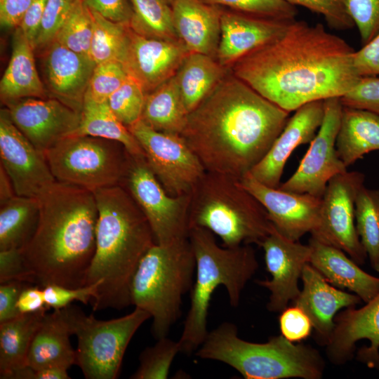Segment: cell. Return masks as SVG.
I'll use <instances>...</instances> for the list:
<instances>
[{
  "label": "cell",
  "mask_w": 379,
  "mask_h": 379,
  "mask_svg": "<svg viewBox=\"0 0 379 379\" xmlns=\"http://www.w3.org/2000/svg\"><path fill=\"white\" fill-rule=\"evenodd\" d=\"M354 48L322 24L293 20L278 37L239 60L234 75L290 112L308 102L340 98L360 78Z\"/></svg>",
  "instance_id": "6da1fadb"
},
{
  "label": "cell",
  "mask_w": 379,
  "mask_h": 379,
  "mask_svg": "<svg viewBox=\"0 0 379 379\" xmlns=\"http://www.w3.org/2000/svg\"><path fill=\"white\" fill-rule=\"evenodd\" d=\"M289 113L236 76H226L187 114L180 135L206 171L239 180L267 154Z\"/></svg>",
  "instance_id": "7a4b0ae2"
},
{
  "label": "cell",
  "mask_w": 379,
  "mask_h": 379,
  "mask_svg": "<svg viewBox=\"0 0 379 379\" xmlns=\"http://www.w3.org/2000/svg\"><path fill=\"white\" fill-rule=\"evenodd\" d=\"M38 199L39 223L22 249L34 284L84 286L95 249L98 211L94 193L55 181Z\"/></svg>",
  "instance_id": "3957f363"
},
{
  "label": "cell",
  "mask_w": 379,
  "mask_h": 379,
  "mask_svg": "<svg viewBox=\"0 0 379 379\" xmlns=\"http://www.w3.org/2000/svg\"><path fill=\"white\" fill-rule=\"evenodd\" d=\"M93 193L98 211L95 249L85 286L101 281L91 302L93 311L122 310L131 305L133 277L155 241L145 215L122 186Z\"/></svg>",
  "instance_id": "277c9868"
},
{
  "label": "cell",
  "mask_w": 379,
  "mask_h": 379,
  "mask_svg": "<svg viewBox=\"0 0 379 379\" xmlns=\"http://www.w3.org/2000/svg\"><path fill=\"white\" fill-rule=\"evenodd\" d=\"M188 238L196 261L195 281L178 343L180 352L190 354L196 352L208 333V312L215 290L224 286L230 304L238 306L244 288L258 268V262L250 244L220 246L214 234L207 229L191 227Z\"/></svg>",
  "instance_id": "5b68a950"
},
{
  "label": "cell",
  "mask_w": 379,
  "mask_h": 379,
  "mask_svg": "<svg viewBox=\"0 0 379 379\" xmlns=\"http://www.w3.org/2000/svg\"><path fill=\"white\" fill-rule=\"evenodd\" d=\"M194 354L222 362L246 379H320L325 368L322 356L310 345L292 343L281 334L262 343L244 340L230 322L209 331Z\"/></svg>",
  "instance_id": "8992f818"
},
{
  "label": "cell",
  "mask_w": 379,
  "mask_h": 379,
  "mask_svg": "<svg viewBox=\"0 0 379 379\" xmlns=\"http://www.w3.org/2000/svg\"><path fill=\"white\" fill-rule=\"evenodd\" d=\"M189 226L208 230L229 248L260 246L274 227L265 208L239 180L209 171L190 194Z\"/></svg>",
  "instance_id": "52a82bcc"
},
{
  "label": "cell",
  "mask_w": 379,
  "mask_h": 379,
  "mask_svg": "<svg viewBox=\"0 0 379 379\" xmlns=\"http://www.w3.org/2000/svg\"><path fill=\"white\" fill-rule=\"evenodd\" d=\"M195 268L188 237L154 244L141 258L131 284V302L149 314L155 339L166 337L179 319L182 298L192 287Z\"/></svg>",
  "instance_id": "ba28073f"
},
{
  "label": "cell",
  "mask_w": 379,
  "mask_h": 379,
  "mask_svg": "<svg viewBox=\"0 0 379 379\" xmlns=\"http://www.w3.org/2000/svg\"><path fill=\"white\" fill-rule=\"evenodd\" d=\"M62 310L72 334L78 339L76 365L87 379L117 378L131 340L151 318L148 312L138 307L109 320L88 316L75 305H70Z\"/></svg>",
  "instance_id": "9c48e42d"
},
{
  "label": "cell",
  "mask_w": 379,
  "mask_h": 379,
  "mask_svg": "<svg viewBox=\"0 0 379 379\" xmlns=\"http://www.w3.org/2000/svg\"><path fill=\"white\" fill-rule=\"evenodd\" d=\"M56 181L91 192L121 185L130 154L121 143L87 135H72L44 153Z\"/></svg>",
  "instance_id": "30bf717a"
},
{
  "label": "cell",
  "mask_w": 379,
  "mask_h": 379,
  "mask_svg": "<svg viewBox=\"0 0 379 379\" xmlns=\"http://www.w3.org/2000/svg\"><path fill=\"white\" fill-rule=\"evenodd\" d=\"M145 215L155 244L164 245L188 237L190 194L167 193L144 155L130 154L121 185Z\"/></svg>",
  "instance_id": "8fae6325"
},
{
  "label": "cell",
  "mask_w": 379,
  "mask_h": 379,
  "mask_svg": "<svg viewBox=\"0 0 379 379\" xmlns=\"http://www.w3.org/2000/svg\"><path fill=\"white\" fill-rule=\"evenodd\" d=\"M128 128L167 193L175 197L191 194L206 171L182 137L156 131L141 119Z\"/></svg>",
  "instance_id": "7c38bea8"
},
{
  "label": "cell",
  "mask_w": 379,
  "mask_h": 379,
  "mask_svg": "<svg viewBox=\"0 0 379 379\" xmlns=\"http://www.w3.org/2000/svg\"><path fill=\"white\" fill-rule=\"evenodd\" d=\"M364 175L347 171L336 175L327 184L321 197L319 218L311 237L339 248L358 265L367 254L361 243L355 224V203Z\"/></svg>",
  "instance_id": "4fadbf2b"
},
{
  "label": "cell",
  "mask_w": 379,
  "mask_h": 379,
  "mask_svg": "<svg viewBox=\"0 0 379 379\" xmlns=\"http://www.w3.org/2000/svg\"><path fill=\"white\" fill-rule=\"evenodd\" d=\"M322 123L295 173L279 189L322 197L329 180L347 171L336 150V138L343 106L340 98L324 100Z\"/></svg>",
  "instance_id": "5bb4252c"
},
{
  "label": "cell",
  "mask_w": 379,
  "mask_h": 379,
  "mask_svg": "<svg viewBox=\"0 0 379 379\" xmlns=\"http://www.w3.org/2000/svg\"><path fill=\"white\" fill-rule=\"evenodd\" d=\"M0 158L17 195L38 198L56 181L45 154L17 128L6 107L0 111Z\"/></svg>",
  "instance_id": "9a60e30c"
},
{
  "label": "cell",
  "mask_w": 379,
  "mask_h": 379,
  "mask_svg": "<svg viewBox=\"0 0 379 379\" xmlns=\"http://www.w3.org/2000/svg\"><path fill=\"white\" fill-rule=\"evenodd\" d=\"M4 105L14 124L44 154L73 135L81 122L80 112L53 98H25Z\"/></svg>",
  "instance_id": "2e32d148"
},
{
  "label": "cell",
  "mask_w": 379,
  "mask_h": 379,
  "mask_svg": "<svg viewBox=\"0 0 379 379\" xmlns=\"http://www.w3.org/2000/svg\"><path fill=\"white\" fill-rule=\"evenodd\" d=\"M267 270L271 279L256 280L260 286L270 292L267 309L280 312L299 295L298 286L302 270L310 262L311 248L298 241L291 240L273 227L261 242Z\"/></svg>",
  "instance_id": "e0dca14e"
},
{
  "label": "cell",
  "mask_w": 379,
  "mask_h": 379,
  "mask_svg": "<svg viewBox=\"0 0 379 379\" xmlns=\"http://www.w3.org/2000/svg\"><path fill=\"white\" fill-rule=\"evenodd\" d=\"M359 308L347 307L335 317V327L326 345L330 361L343 365L351 360L356 343L361 339L370 342L357 352V359L368 367L379 369V293Z\"/></svg>",
  "instance_id": "ac0fdd59"
},
{
  "label": "cell",
  "mask_w": 379,
  "mask_h": 379,
  "mask_svg": "<svg viewBox=\"0 0 379 379\" xmlns=\"http://www.w3.org/2000/svg\"><path fill=\"white\" fill-rule=\"evenodd\" d=\"M239 182L263 206L276 230L286 238L299 241L316 227L321 197L270 187L255 180L250 172Z\"/></svg>",
  "instance_id": "d6986e66"
},
{
  "label": "cell",
  "mask_w": 379,
  "mask_h": 379,
  "mask_svg": "<svg viewBox=\"0 0 379 379\" xmlns=\"http://www.w3.org/2000/svg\"><path fill=\"white\" fill-rule=\"evenodd\" d=\"M190 53L181 41L145 37L129 27L121 64L147 94L173 77Z\"/></svg>",
  "instance_id": "ffe728a7"
},
{
  "label": "cell",
  "mask_w": 379,
  "mask_h": 379,
  "mask_svg": "<svg viewBox=\"0 0 379 379\" xmlns=\"http://www.w3.org/2000/svg\"><path fill=\"white\" fill-rule=\"evenodd\" d=\"M324 114L323 100L298 108L265 157L250 171L253 177L266 186L279 188L288 157L298 146L310 143L322 123Z\"/></svg>",
  "instance_id": "44dd1931"
},
{
  "label": "cell",
  "mask_w": 379,
  "mask_h": 379,
  "mask_svg": "<svg viewBox=\"0 0 379 379\" xmlns=\"http://www.w3.org/2000/svg\"><path fill=\"white\" fill-rule=\"evenodd\" d=\"M301 279L303 286L293 305L307 314L312 323L317 343L326 346L332 335L338 312L355 307L362 300L356 294L331 284L310 263L305 265Z\"/></svg>",
  "instance_id": "7402d4cb"
},
{
  "label": "cell",
  "mask_w": 379,
  "mask_h": 379,
  "mask_svg": "<svg viewBox=\"0 0 379 379\" xmlns=\"http://www.w3.org/2000/svg\"><path fill=\"white\" fill-rule=\"evenodd\" d=\"M45 51L44 77L51 98L81 113L96 64L88 55L74 52L56 41Z\"/></svg>",
  "instance_id": "603a6c76"
},
{
  "label": "cell",
  "mask_w": 379,
  "mask_h": 379,
  "mask_svg": "<svg viewBox=\"0 0 379 379\" xmlns=\"http://www.w3.org/2000/svg\"><path fill=\"white\" fill-rule=\"evenodd\" d=\"M293 20L222 13L217 60L224 67H232L244 56L280 36Z\"/></svg>",
  "instance_id": "cb8c5ba5"
},
{
  "label": "cell",
  "mask_w": 379,
  "mask_h": 379,
  "mask_svg": "<svg viewBox=\"0 0 379 379\" xmlns=\"http://www.w3.org/2000/svg\"><path fill=\"white\" fill-rule=\"evenodd\" d=\"M171 8L176 34L189 51L216 59L222 13L201 0H175Z\"/></svg>",
  "instance_id": "d4e9b609"
},
{
  "label": "cell",
  "mask_w": 379,
  "mask_h": 379,
  "mask_svg": "<svg viewBox=\"0 0 379 379\" xmlns=\"http://www.w3.org/2000/svg\"><path fill=\"white\" fill-rule=\"evenodd\" d=\"M310 264L331 284L347 288L366 302L379 293V277L362 269L342 250L311 237Z\"/></svg>",
  "instance_id": "484cf974"
},
{
  "label": "cell",
  "mask_w": 379,
  "mask_h": 379,
  "mask_svg": "<svg viewBox=\"0 0 379 379\" xmlns=\"http://www.w3.org/2000/svg\"><path fill=\"white\" fill-rule=\"evenodd\" d=\"M72 335L62 309L46 313L34 334L25 366L35 369L76 365V350L69 340Z\"/></svg>",
  "instance_id": "4316f807"
},
{
  "label": "cell",
  "mask_w": 379,
  "mask_h": 379,
  "mask_svg": "<svg viewBox=\"0 0 379 379\" xmlns=\"http://www.w3.org/2000/svg\"><path fill=\"white\" fill-rule=\"evenodd\" d=\"M34 51L22 29L16 27L11 56L0 81V97L4 104L25 98H48L36 68Z\"/></svg>",
  "instance_id": "83f0119b"
},
{
  "label": "cell",
  "mask_w": 379,
  "mask_h": 379,
  "mask_svg": "<svg viewBox=\"0 0 379 379\" xmlns=\"http://www.w3.org/2000/svg\"><path fill=\"white\" fill-rule=\"evenodd\" d=\"M335 146L347 168L366 154L379 150V114L343 106Z\"/></svg>",
  "instance_id": "f1b7e54d"
},
{
  "label": "cell",
  "mask_w": 379,
  "mask_h": 379,
  "mask_svg": "<svg viewBox=\"0 0 379 379\" xmlns=\"http://www.w3.org/2000/svg\"><path fill=\"white\" fill-rule=\"evenodd\" d=\"M174 77L189 114L226 77V67L211 56L190 53Z\"/></svg>",
  "instance_id": "f546056e"
},
{
  "label": "cell",
  "mask_w": 379,
  "mask_h": 379,
  "mask_svg": "<svg viewBox=\"0 0 379 379\" xmlns=\"http://www.w3.org/2000/svg\"><path fill=\"white\" fill-rule=\"evenodd\" d=\"M48 310L22 314L0 324L1 379H8L14 371L25 366L31 342Z\"/></svg>",
  "instance_id": "4dcf8cb0"
},
{
  "label": "cell",
  "mask_w": 379,
  "mask_h": 379,
  "mask_svg": "<svg viewBox=\"0 0 379 379\" xmlns=\"http://www.w3.org/2000/svg\"><path fill=\"white\" fill-rule=\"evenodd\" d=\"M187 114L173 76L146 95L141 120L156 131L180 135Z\"/></svg>",
  "instance_id": "1f68e13d"
},
{
  "label": "cell",
  "mask_w": 379,
  "mask_h": 379,
  "mask_svg": "<svg viewBox=\"0 0 379 379\" xmlns=\"http://www.w3.org/2000/svg\"><path fill=\"white\" fill-rule=\"evenodd\" d=\"M0 206V251L22 249L39 223L38 198L16 194Z\"/></svg>",
  "instance_id": "d6a6232c"
},
{
  "label": "cell",
  "mask_w": 379,
  "mask_h": 379,
  "mask_svg": "<svg viewBox=\"0 0 379 379\" xmlns=\"http://www.w3.org/2000/svg\"><path fill=\"white\" fill-rule=\"evenodd\" d=\"M73 135H87L118 142L134 156L144 155L142 149L128 128L114 114L107 102L85 100L81 122Z\"/></svg>",
  "instance_id": "836d02e7"
},
{
  "label": "cell",
  "mask_w": 379,
  "mask_h": 379,
  "mask_svg": "<svg viewBox=\"0 0 379 379\" xmlns=\"http://www.w3.org/2000/svg\"><path fill=\"white\" fill-rule=\"evenodd\" d=\"M133 14L128 24L135 33L145 37L180 41L173 21L172 8L165 0H130Z\"/></svg>",
  "instance_id": "e575fe53"
},
{
  "label": "cell",
  "mask_w": 379,
  "mask_h": 379,
  "mask_svg": "<svg viewBox=\"0 0 379 379\" xmlns=\"http://www.w3.org/2000/svg\"><path fill=\"white\" fill-rule=\"evenodd\" d=\"M355 224L371 266L379 272V190L361 187L355 203Z\"/></svg>",
  "instance_id": "d590c367"
},
{
  "label": "cell",
  "mask_w": 379,
  "mask_h": 379,
  "mask_svg": "<svg viewBox=\"0 0 379 379\" xmlns=\"http://www.w3.org/2000/svg\"><path fill=\"white\" fill-rule=\"evenodd\" d=\"M91 11L94 24L89 57L96 65L108 61L121 63L128 42V24L113 22Z\"/></svg>",
  "instance_id": "8d00e7d4"
},
{
  "label": "cell",
  "mask_w": 379,
  "mask_h": 379,
  "mask_svg": "<svg viewBox=\"0 0 379 379\" xmlns=\"http://www.w3.org/2000/svg\"><path fill=\"white\" fill-rule=\"evenodd\" d=\"M93 16L91 9L84 0H78L58 31L54 41L74 52L88 55L93 33Z\"/></svg>",
  "instance_id": "74e56055"
},
{
  "label": "cell",
  "mask_w": 379,
  "mask_h": 379,
  "mask_svg": "<svg viewBox=\"0 0 379 379\" xmlns=\"http://www.w3.org/2000/svg\"><path fill=\"white\" fill-rule=\"evenodd\" d=\"M180 352L178 340L167 336L157 340L156 344L145 348L140 354L139 366L130 377L132 379L168 378L172 363Z\"/></svg>",
  "instance_id": "f35d334b"
},
{
  "label": "cell",
  "mask_w": 379,
  "mask_h": 379,
  "mask_svg": "<svg viewBox=\"0 0 379 379\" xmlns=\"http://www.w3.org/2000/svg\"><path fill=\"white\" fill-rule=\"evenodd\" d=\"M146 95L141 85L128 75L107 102L117 119L129 127L141 119Z\"/></svg>",
  "instance_id": "ab89813d"
},
{
  "label": "cell",
  "mask_w": 379,
  "mask_h": 379,
  "mask_svg": "<svg viewBox=\"0 0 379 379\" xmlns=\"http://www.w3.org/2000/svg\"><path fill=\"white\" fill-rule=\"evenodd\" d=\"M128 77L124 65L118 61H108L95 65L90 79L84 100L107 102Z\"/></svg>",
  "instance_id": "60d3db41"
},
{
  "label": "cell",
  "mask_w": 379,
  "mask_h": 379,
  "mask_svg": "<svg viewBox=\"0 0 379 379\" xmlns=\"http://www.w3.org/2000/svg\"><path fill=\"white\" fill-rule=\"evenodd\" d=\"M230 6L246 14L283 20L296 19L298 10L284 0H201Z\"/></svg>",
  "instance_id": "b9f144b4"
},
{
  "label": "cell",
  "mask_w": 379,
  "mask_h": 379,
  "mask_svg": "<svg viewBox=\"0 0 379 379\" xmlns=\"http://www.w3.org/2000/svg\"><path fill=\"white\" fill-rule=\"evenodd\" d=\"M78 0H47L41 27L33 48L46 50L69 15Z\"/></svg>",
  "instance_id": "7bdbcfd3"
},
{
  "label": "cell",
  "mask_w": 379,
  "mask_h": 379,
  "mask_svg": "<svg viewBox=\"0 0 379 379\" xmlns=\"http://www.w3.org/2000/svg\"><path fill=\"white\" fill-rule=\"evenodd\" d=\"M293 6H300L323 16L329 27L347 29L354 26L346 0H284Z\"/></svg>",
  "instance_id": "ee69618b"
},
{
  "label": "cell",
  "mask_w": 379,
  "mask_h": 379,
  "mask_svg": "<svg viewBox=\"0 0 379 379\" xmlns=\"http://www.w3.org/2000/svg\"><path fill=\"white\" fill-rule=\"evenodd\" d=\"M350 15L363 44L379 32V0H346Z\"/></svg>",
  "instance_id": "f6af8a7d"
},
{
  "label": "cell",
  "mask_w": 379,
  "mask_h": 379,
  "mask_svg": "<svg viewBox=\"0 0 379 379\" xmlns=\"http://www.w3.org/2000/svg\"><path fill=\"white\" fill-rule=\"evenodd\" d=\"M101 281L77 288H70L58 284H49L43 287L46 305L53 310H61L74 301L84 305L91 303L97 294Z\"/></svg>",
  "instance_id": "bcb514c9"
},
{
  "label": "cell",
  "mask_w": 379,
  "mask_h": 379,
  "mask_svg": "<svg viewBox=\"0 0 379 379\" xmlns=\"http://www.w3.org/2000/svg\"><path fill=\"white\" fill-rule=\"evenodd\" d=\"M344 107L362 109L379 114V77H362L340 97Z\"/></svg>",
  "instance_id": "7dc6e473"
},
{
  "label": "cell",
  "mask_w": 379,
  "mask_h": 379,
  "mask_svg": "<svg viewBox=\"0 0 379 379\" xmlns=\"http://www.w3.org/2000/svg\"><path fill=\"white\" fill-rule=\"evenodd\" d=\"M279 317L281 334L292 343H300L312 333V323L307 314L293 305L285 307Z\"/></svg>",
  "instance_id": "c3c4849f"
},
{
  "label": "cell",
  "mask_w": 379,
  "mask_h": 379,
  "mask_svg": "<svg viewBox=\"0 0 379 379\" xmlns=\"http://www.w3.org/2000/svg\"><path fill=\"white\" fill-rule=\"evenodd\" d=\"M13 281L34 284L22 249L0 251V284Z\"/></svg>",
  "instance_id": "681fc988"
},
{
  "label": "cell",
  "mask_w": 379,
  "mask_h": 379,
  "mask_svg": "<svg viewBox=\"0 0 379 379\" xmlns=\"http://www.w3.org/2000/svg\"><path fill=\"white\" fill-rule=\"evenodd\" d=\"M353 67L359 77L379 75V32L354 51Z\"/></svg>",
  "instance_id": "f907efd6"
},
{
  "label": "cell",
  "mask_w": 379,
  "mask_h": 379,
  "mask_svg": "<svg viewBox=\"0 0 379 379\" xmlns=\"http://www.w3.org/2000/svg\"><path fill=\"white\" fill-rule=\"evenodd\" d=\"M92 11L116 22L129 24L133 14L130 0H84Z\"/></svg>",
  "instance_id": "816d5d0a"
},
{
  "label": "cell",
  "mask_w": 379,
  "mask_h": 379,
  "mask_svg": "<svg viewBox=\"0 0 379 379\" xmlns=\"http://www.w3.org/2000/svg\"><path fill=\"white\" fill-rule=\"evenodd\" d=\"M26 282L9 281L0 285V324L11 320L21 314L17 307L18 297Z\"/></svg>",
  "instance_id": "f5cc1de1"
},
{
  "label": "cell",
  "mask_w": 379,
  "mask_h": 379,
  "mask_svg": "<svg viewBox=\"0 0 379 379\" xmlns=\"http://www.w3.org/2000/svg\"><path fill=\"white\" fill-rule=\"evenodd\" d=\"M46 1L33 0L19 25L32 47L41 27Z\"/></svg>",
  "instance_id": "db71d44e"
},
{
  "label": "cell",
  "mask_w": 379,
  "mask_h": 379,
  "mask_svg": "<svg viewBox=\"0 0 379 379\" xmlns=\"http://www.w3.org/2000/svg\"><path fill=\"white\" fill-rule=\"evenodd\" d=\"M17 307L21 314L49 309L46 305L43 287L26 284L18 297Z\"/></svg>",
  "instance_id": "11a10c76"
},
{
  "label": "cell",
  "mask_w": 379,
  "mask_h": 379,
  "mask_svg": "<svg viewBox=\"0 0 379 379\" xmlns=\"http://www.w3.org/2000/svg\"><path fill=\"white\" fill-rule=\"evenodd\" d=\"M33 0H0V23L1 27H19L21 20Z\"/></svg>",
  "instance_id": "9f6ffc18"
},
{
  "label": "cell",
  "mask_w": 379,
  "mask_h": 379,
  "mask_svg": "<svg viewBox=\"0 0 379 379\" xmlns=\"http://www.w3.org/2000/svg\"><path fill=\"white\" fill-rule=\"evenodd\" d=\"M67 369L60 367H48L35 369L24 366L14 371L8 379H69Z\"/></svg>",
  "instance_id": "6f0895ef"
},
{
  "label": "cell",
  "mask_w": 379,
  "mask_h": 379,
  "mask_svg": "<svg viewBox=\"0 0 379 379\" xmlns=\"http://www.w3.org/2000/svg\"><path fill=\"white\" fill-rule=\"evenodd\" d=\"M16 195L13 183L8 175L0 167V205L4 204Z\"/></svg>",
  "instance_id": "680465c9"
},
{
  "label": "cell",
  "mask_w": 379,
  "mask_h": 379,
  "mask_svg": "<svg viewBox=\"0 0 379 379\" xmlns=\"http://www.w3.org/2000/svg\"><path fill=\"white\" fill-rule=\"evenodd\" d=\"M168 4L173 3L175 0H165Z\"/></svg>",
  "instance_id": "91938a15"
}]
</instances>
